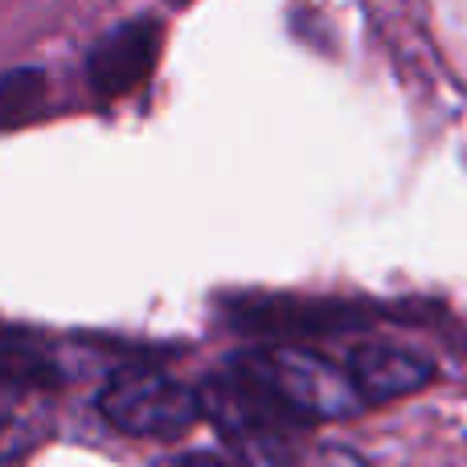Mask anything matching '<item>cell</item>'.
I'll return each instance as SVG.
<instances>
[{
	"label": "cell",
	"mask_w": 467,
	"mask_h": 467,
	"mask_svg": "<svg viewBox=\"0 0 467 467\" xmlns=\"http://www.w3.org/2000/svg\"><path fill=\"white\" fill-rule=\"evenodd\" d=\"M230 365L250 373V378H254L283 410L296 414L304 427L353 419L357 410H365V402H361V394H357L345 365L328 361L324 353H316V348H307V345H296V340H266V345L238 353Z\"/></svg>",
	"instance_id": "6da1fadb"
},
{
	"label": "cell",
	"mask_w": 467,
	"mask_h": 467,
	"mask_svg": "<svg viewBox=\"0 0 467 467\" xmlns=\"http://www.w3.org/2000/svg\"><path fill=\"white\" fill-rule=\"evenodd\" d=\"M197 398H202V414L226 435V443L246 460V467H299L296 435L304 431V422L283 410L238 365L210 373Z\"/></svg>",
	"instance_id": "7a4b0ae2"
},
{
	"label": "cell",
	"mask_w": 467,
	"mask_h": 467,
	"mask_svg": "<svg viewBox=\"0 0 467 467\" xmlns=\"http://www.w3.org/2000/svg\"><path fill=\"white\" fill-rule=\"evenodd\" d=\"M99 410L115 431L136 439H181L193 431L202 414L197 389L172 381L169 373L156 369H119L99 394Z\"/></svg>",
	"instance_id": "3957f363"
},
{
	"label": "cell",
	"mask_w": 467,
	"mask_h": 467,
	"mask_svg": "<svg viewBox=\"0 0 467 467\" xmlns=\"http://www.w3.org/2000/svg\"><path fill=\"white\" fill-rule=\"evenodd\" d=\"M345 369L365 406H386L398 402V398H410L439 378L435 361L422 348L398 345V340H361L345 353Z\"/></svg>",
	"instance_id": "277c9868"
},
{
	"label": "cell",
	"mask_w": 467,
	"mask_h": 467,
	"mask_svg": "<svg viewBox=\"0 0 467 467\" xmlns=\"http://www.w3.org/2000/svg\"><path fill=\"white\" fill-rule=\"evenodd\" d=\"M156 57H161V25L152 16H136L123 21L90 49L87 82L99 99H123L152 74Z\"/></svg>",
	"instance_id": "5b68a950"
},
{
	"label": "cell",
	"mask_w": 467,
	"mask_h": 467,
	"mask_svg": "<svg viewBox=\"0 0 467 467\" xmlns=\"http://www.w3.org/2000/svg\"><path fill=\"white\" fill-rule=\"evenodd\" d=\"M46 74L37 66H16L0 74V131H16L46 107Z\"/></svg>",
	"instance_id": "8992f818"
},
{
	"label": "cell",
	"mask_w": 467,
	"mask_h": 467,
	"mask_svg": "<svg viewBox=\"0 0 467 467\" xmlns=\"http://www.w3.org/2000/svg\"><path fill=\"white\" fill-rule=\"evenodd\" d=\"M299 467H365V460L348 447H320L312 460H304Z\"/></svg>",
	"instance_id": "52a82bcc"
},
{
	"label": "cell",
	"mask_w": 467,
	"mask_h": 467,
	"mask_svg": "<svg viewBox=\"0 0 467 467\" xmlns=\"http://www.w3.org/2000/svg\"><path fill=\"white\" fill-rule=\"evenodd\" d=\"M181 467H234V463L222 460V455H213V451H193L181 460Z\"/></svg>",
	"instance_id": "ba28073f"
},
{
	"label": "cell",
	"mask_w": 467,
	"mask_h": 467,
	"mask_svg": "<svg viewBox=\"0 0 467 467\" xmlns=\"http://www.w3.org/2000/svg\"><path fill=\"white\" fill-rule=\"evenodd\" d=\"M13 455V447H8V410H0V463Z\"/></svg>",
	"instance_id": "9c48e42d"
}]
</instances>
